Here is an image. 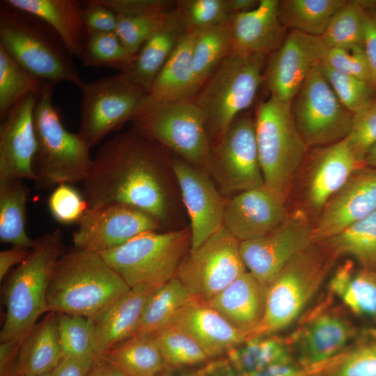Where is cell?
<instances>
[{
  "label": "cell",
  "instance_id": "1",
  "mask_svg": "<svg viewBox=\"0 0 376 376\" xmlns=\"http://www.w3.org/2000/svg\"><path fill=\"white\" fill-rule=\"evenodd\" d=\"M165 149L134 128L104 142L82 182L88 209L121 203L150 214L161 224L166 221L170 194Z\"/></svg>",
  "mask_w": 376,
  "mask_h": 376
},
{
  "label": "cell",
  "instance_id": "2",
  "mask_svg": "<svg viewBox=\"0 0 376 376\" xmlns=\"http://www.w3.org/2000/svg\"><path fill=\"white\" fill-rule=\"evenodd\" d=\"M0 47L44 84L71 83L79 88L84 81L73 55L57 33L38 17L0 3Z\"/></svg>",
  "mask_w": 376,
  "mask_h": 376
},
{
  "label": "cell",
  "instance_id": "3",
  "mask_svg": "<svg viewBox=\"0 0 376 376\" xmlns=\"http://www.w3.org/2000/svg\"><path fill=\"white\" fill-rule=\"evenodd\" d=\"M130 290L99 253L74 248L56 265L47 290L49 312L92 318Z\"/></svg>",
  "mask_w": 376,
  "mask_h": 376
},
{
  "label": "cell",
  "instance_id": "4",
  "mask_svg": "<svg viewBox=\"0 0 376 376\" xmlns=\"http://www.w3.org/2000/svg\"><path fill=\"white\" fill-rule=\"evenodd\" d=\"M65 250L62 233L57 228L35 240L29 256L12 272L4 290L1 343H22L38 318L49 312L48 288Z\"/></svg>",
  "mask_w": 376,
  "mask_h": 376
},
{
  "label": "cell",
  "instance_id": "5",
  "mask_svg": "<svg viewBox=\"0 0 376 376\" xmlns=\"http://www.w3.org/2000/svg\"><path fill=\"white\" fill-rule=\"evenodd\" d=\"M54 85L45 83L38 97L33 120L37 148L33 163L35 187L49 191L61 184L83 182L93 159L78 133L69 132L52 102Z\"/></svg>",
  "mask_w": 376,
  "mask_h": 376
},
{
  "label": "cell",
  "instance_id": "6",
  "mask_svg": "<svg viewBox=\"0 0 376 376\" xmlns=\"http://www.w3.org/2000/svg\"><path fill=\"white\" fill-rule=\"evenodd\" d=\"M265 56L230 52L193 98L205 114L212 146L253 102L264 79Z\"/></svg>",
  "mask_w": 376,
  "mask_h": 376
},
{
  "label": "cell",
  "instance_id": "7",
  "mask_svg": "<svg viewBox=\"0 0 376 376\" xmlns=\"http://www.w3.org/2000/svg\"><path fill=\"white\" fill-rule=\"evenodd\" d=\"M254 120L265 187L285 201L308 146L295 124L290 102L269 97L258 104Z\"/></svg>",
  "mask_w": 376,
  "mask_h": 376
},
{
  "label": "cell",
  "instance_id": "8",
  "mask_svg": "<svg viewBox=\"0 0 376 376\" xmlns=\"http://www.w3.org/2000/svg\"><path fill=\"white\" fill-rule=\"evenodd\" d=\"M334 259L315 243L292 258L267 285L265 315L254 336L275 334L291 325L320 290Z\"/></svg>",
  "mask_w": 376,
  "mask_h": 376
},
{
  "label": "cell",
  "instance_id": "9",
  "mask_svg": "<svg viewBox=\"0 0 376 376\" xmlns=\"http://www.w3.org/2000/svg\"><path fill=\"white\" fill-rule=\"evenodd\" d=\"M132 121L134 129L141 134L193 166L206 170L212 145L205 114L193 99L151 100Z\"/></svg>",
  "mask_w": 376,
  "mask_h": 376
},
{
  "label": "cell",
  "instance_id": "10",
  "mask_svg": "<svg viewBox=\"0 0 376 376\" xmlns=\"http://www.w3.org/2000/svg\"><path fill=\"white\" fill-rule=\"evenodd\" d=\"M191 246V232L141 234L120 246L99 253L130 288L146 285L158 288L175 277Z\"/></svg>",
  "mask_w": 376,
  "mask_h": 376
},
{
  "label": "cell",
  "instance_id": "11",
  "mask_svg": "<svg viewBox=\"0 0 376 376\" xmlns=\"http://www.w3.org/2000/svg\"><path fill=\"white\" fill-rule=\"evenodd\" d=\"M80 124L78 134L90 148L119 130L151 101L148 92L121 72L85 81L79 88Z\"/></svg>",
  "mask_w": 376,
  "mask_h": 376
},
{
  "label": "cell",
  "instance_id": "12",
  "mask_svg": "<svg viewBox=\"0 0 376 376\" xmlns=\"http://www.w3.org/2000/svg\"><path fill=\"white\" fill-rule=\"evenodd\" d=\"M290 106L297 127L308 147L333 144L350 132L353 113L337 97L318 64L311 69Z\"/></svg>",
  "mask_w": 376,
  "mask_h": 376
},
{
  "label": "cell",
  "instance_id": "13",
  "mask_svg": "<svg viewBox=\"0 0 376 376\" xmlns=\"http://www.w3.org/2000/svg\"><path fill=\"white\" fill-rule=\"evenodd\" d=\"M245 272L240 242L223 226L199 247L189 249L175 277L192 299L206 302Z\"/></svg>",
  "mask_w": 376,
  "mask_h": 376
},
{
  "label": "cell",
  "instance_id": "14",
  "mask_svg": "<svg viewBox=\"0 0 376 376\" xmlns=\"http://www.w3.org/2000/svg\"><path fill=\"white\" fill-rule=\"evenodd\" d=\"M206 170L221 194H237L265 186L256 141L255 120L240 115L212 146Z\"/></svg>",
  "mask_w": 376,
  "mask_h": 376
},
{
  "label": "cell",
  "instance_id": "15",
  "mask_svg": "<svg viewBox=\"0 0 376 376\" xmlns=\"http://www.w3.org/2000/svg\"><path fill=\"white\" fill-rule=\"evenodd\" d=\"M72 235L74 248L100 253L122 246L146 233L156 232L161 223L134 207L110 203L88 209Z\"/></svg>",
  "mask_w": 376,
  "mask_h": 376
},
{
  "label": "cell",
  "instance_id": "16",
  "mask_svg": "<svg viewBox=\"0 0 376 376\" xmlns=\"http://www.w3.org/2000/svg\"><path fill=\"white\" fill-rule=\"evenodd\" d=\"M313 243V226L305 213L297 210L267 235L240 242V251L249 272L268 285L292 258Z\"/></svg>",
  "mask_w": 376,
  "mask_h": 376
},
{
  "label": "cell",
  "instance_id": "17",
  "mask_svg": "<svg viewBox=\"0 0 376 376\" xmlns=\"http://www.w3.org/2000/svg\"><path fill=\"white\" fill-rule=\"evenodd\" d=\"M327 47L320 37L291 31L265 64L263 81L270 97L291 102Z\"/></svg>",
  "mask_w": 376,
  "mask_h": 376
},
{
  "label": "cell",
  "instance_id": "18",
  "mask_svg": "<svg viewBox=\"0 0 376 376\" xmlns=\"http://www.w3.org/2000/svg\"><path fill=\"white\" fill-rule=\"evenodd\" d=\"M190 219V250L199 247L224 224V203L206 171L181 158L169 159Z\"/></svg>",
  "mask_w": 376,
  "mask_h": 376
},
{
  "label": "cell",
  "instance_id": "19",
  "mask_svg": "<svg viewBox=\"0 0 376 376\" xmlns=\"http://www.w3.org/2000/svg\"><path fill=\"white\" fill-rule=\"evenodd\" d=\"M37 100L33 93L23 97L0 125V182L34 180L37 143L33 113Z\"/></svg>",
  "mask_w": 376,
  "mask_h": 376
},
{
  "label": "cell",
  "instance_id": "20",
  "mask_svg": "<svg viewBox=\"0 0 376 376\" xmlns=\"http://www.w3.org/2000/svg\"><path fill=\"white\" fill-rule=\"evenodd\" d=\"M357 335L353 324L336 311H314L290 338L295 360L311 368L343 352Z\"/></svg>",
  "mask_w": 376,
  "mask_h": 376
},
{
  "label": "cell",
  "instance_id": "21",
  "mask_svg": "<svg viewBox=\"0 0 376 376\" xmlns=\"http://www.w3.org/2000/svg\"><path fill=\"white\" fill-rule=\"evenodd\" d=\"M376 210V168L364 167L322 209L313 226V242L320 244Z\"/></svg>",
  "mask_w": 376,
  "mask_h": 376
},
{
  "label": "cell",
  "instance_id": "22",
  "mask_svg": "<svg viewBox=\"0 0 376 376\" xmlns=\"http://www.w3.org/2000/svg\"><path fill=\"white\" fill-rule=\"evenodd\" d=\"M288 214L285 201L264 186L226 200L223 226L240 242L267 235Z\"/></svg>",
  "mask_w": 376,
  "mask_h": 376
},
{
  "label": "cell",
  "instance_id": "23",
  "mask_svg": "<svg viewBox=\"0 0 376 376\" xmlns=\"http://www.w3.org/2000/svg\"><path fill=\"white\" fill-rule=\"evenodd\" d=\"M267 293V285L246 271L205 303L247 338L263 321Z\"/></svg>",
  "mask_w": 376,
  "mask_h": 376
},
{
  "label": "cell",
  "instance_id": "24",
  "mask_svg": "<svg viewBox=\"0 0 376 376\" xmlns=\"http://www.w3.org/2000/svg\"><path fill=\"white\" fill-rule=\"evenodd\" d=\"M279 3L278 0H259L253 10L232 17L231 52L266 56L278 49L286 37Z\"/></svg>",
  "mask_w": 376,
  "mask_h": 376
},
{
  "label": "cell",
  "instance_id": "25",
  "mask_svg": "<svg viewBox=\"0 0 376 376\" xmlns=\"http://www.w3.org/2000/svg\"><path fill=\"white\" fill-rule=\"evenodd\" d=\"M366 166L346 137L319 148L315 152L308 180L307 200L311 207L322 210L354 173Z\"/></svg>",
  "mask_w": 376,
  "mask_h": 376
},
{
  "label": "cell",
  "instance_id": "26",
  "mask_svg": "<svg viewBox=\"0 0 376 376\" xmlns=\"http://www.w3.org/2000/svg\"><path fill=\"white\" fill-rule=\"evenodd\" d=\"M169 324L191 336L210 359L226 354L246 339L205 301L192 298L177 311Z\"/></svg>",
  "mask_w": 376,
  "mask_h": 376
},
{
  "label": "cell",
  "instance_id": "27",
  "mask_svg": "<svg viewBox=\"0 0 376 376\" xmlns=\"http://www.w3.org/2000/svg\"><path fill=\"white\" fill-rule=\"evenodd\" d=\"M157 288L140 285L130 290L91 320L97 356L131 338L136 331L145 305Z\"/></svg>",
  "mask_w": 376,
  "mask_h": 376
},
{
  "label": "cell",
  "instance_id": "28",
  "mask_svg": "<svg viewBox=\"0 0 376 376\" xmlns=\"http://www.w3.org/2000/svg\"><path fill=\"white\" fill-rule=\"evenodd\" d=\"M186 31L175 8L165 24L142 45L129 66L120 72L150 93L157 76Z\"/></svg>",
  "mask_w": 376,
  "mask_h": 376
},
{
  "label": "cell",
  "instance_id": "29",
  "mask_svg": "<svg viewBox=\"0 0 376 376\" xmlns=\"http://www.w3.org/2000/svg\"><path fill=\"white\" fill-rule=\"evenodd\" d=\"M13 7L47 23L73 56L81 58L87 39L81 17V3L76 0H6Z\"/></svg>",
  "mask_w": 376,
  "mask_h": 376
},
{
  "label": "cell",
  "instance_id": "30",
  "mask_svg": "<svg viewBox=\"0 0 376 376\" xmlns=\"http://www.w3.org/2000/svg\"><path fill=\"white\" fill-rule=\"evenodd\" d=\"M63 359L58 313L48 312L20 344L17 357L18 376H41L51 373Z\"/></svg>",
  "mask_w": 376,
  "mask_h": 376
},
{
  "label": "cell",
  "instance_id": "31",
  "mask_svg": "<svg viewBox=\"0 0 376 376\" xmlns=\"http://www.w3.org/2000/svg\"><path fill=\"white\" fill-rule=\"evenodd\" d=\"M198 31H186L157 76L150 91L155 101L193 99L192 54Z\"/></svg>",
  "mask_w": 376,
  "mask_h": 376
},
{
  "label": "cell",
  "instance_id": "32",
  "mask_svg": "<svg viewBox=\"0 0 376 376\" xmlns=\"http://www.w3.org/2000/svg\"><path fill=\"white\" fill-rule=\"evenodd\" d=\"M329 289L354 315L376 319V271L355 272L353 262L347 260L334 273Z\"/></svg>",
  "mask_w": 376,
  "mask_h": 376
},
{
  "label": "cell",
  "instance_id": "33",
  "mask_svg": "<svg viewBox=\"0 0 376 376\" xmlns=\"http://www.w3.org/2000/svg\"><path fill=\"white\" fill-rule=\"evenodd\" d=\"M226 355L231 366L246 376L274 364L296 361L288 338L276 334L247 338Z\"/></svg>",
  "mask_w": 376,
  "mask_h": 376
},
{
  "label": "cell",
  "instance_id": "34",
  "mask_svg": "<svg viewBox=\"0 0 376 376\" xmlns=\"http://www.w3.org/2000/svg\"><path fill=\"white\" fill-rule=\"evenodd\" d=\"M127 376H161L163 359L152 335H137L120 343L101 355Z\"/></svg>",
  "mask_w": 376,
  "mask_h": 376
},
{
  "label": "cell",
  "instance_id": "35",
  "mask_svg": "<svg viewBox=\"0 0 376 376\" xmlns=\"http://www.w3.org/2000/svg\"><path fill=\"white\" fill-rule=\"evenodd\" d=\"M320 244L334 258L350 256L376 271V210Z\"/></svg>",
  "mask_w": 376,
  "mask_h": 376
},
{
  "label": "cell",
  "instance_id": "36",
  "mask_svg": "<svg viewBox=\"0 0 376 376\" xmlns=\"http://www.w3.org/2000/svg\"><path fill=\"white\" fill-rule=\"evenodd\" d=\"M30 189L24 180L0 182V240L32 249L35 240L26 230V202Z\"/></svg>",
  "mask_w": 376,
  "mask_h": 376
},
{
  "label": "cell",
  "instance_id": "37",
  "mask_svg": "<svg viewBox=\"0 0 376 376\" xmlns=\"http://www.w3.org/2000/svg\"><path fill=\"white\" fill-rule=\"evenodd\" d=\"M346 0L279 1L280 19L291 31L321 37L331 18Z\"/></svg>",
  "mask_w": 376,
  "mask_h": 376
},
{
  "label": "cell",
  "instance_id": "38",
  "mask_svg": "<svg viewBox=\"0 0 376 376\" xmlns=\"http://www.w3.org/2000/svg\"><path fill=\"white\" fill-rule=\"evenodd\" d=\"M231 48L230 22L197 31L192 54L194 96Z\"/></svg>",
  "mask_w": 376,
  "mask_h": 376
},
{
  "label": "cell",
  "instance_id": "39",
  "mask_svg": "<svg viewBox=\"0 0 376 376\" xmlns=\"http://www.w3.org/2000/svg\"><path fill=\"white\" fill-rule=\"evenodd\" d=\"M191 299L186 288L176 277L157 288L149 297L132 336L152 335L162 329Z\"/></svg>",
  "mask_w": 376,
  "mask_h": 376
},
{
  "label": "cell",
  "instance_id": "40",
  "mask_svg": "<svg viewBox=\"0 0 376 376\" xmlns=\"http://www.w3.org/2000/svg\"><path fill=\"white\" fill-rule=\"evenodd\" d=\"M44 83L34 77L0 47V120L3 121L23 97L41 93Z\"/></svg>",
  "mask_w": 376,
  "mask_h": 376
},
{
  "label": "cell",
  "instance_id": "41",
  "mask_svg": "<svg viewBox=\"0 0 376 376\" xmlns=\"http://www.w3.org/2000/svg\"><path fill=\"white\" fill-rule=\"evenodd\" d=\"M310 369L316 376H376V334Z\"/></svg>",
  "mask_w": 376,
  "mask_h": 376
},
{
  "label": "cell",
  "instance_id": "42",
  "mask_svg": "<svg viewBox=\"0 0 376 376\" xmlns=\"http://www.w3.org/2000/svg\"><path fill=\"white\" fill-rule=\"evenodd\" d=\"M165 371L204 364L210 360L197 343L182 329L168 324L152 334Z\"/></svg>",
  "mask_w": 376,
  "mask_h": 376
},
{
  "label": "cell",
  "instance_id": "43",
  "mask_svg": "<svg viewBox=\"0 0 376 376\" xmlns=\"http://www.w3.org/2000/svg\"><path fill=\"white\" fill-rule=\"evenodd\" d=\"M365 12L363 1H346L332 16L320 38L331 47L361 45Z\"/></svg>",
  "mask_w": 376,
  "mask_h": 376
},
{
  "label": "cell",
  "instance_id": "44",
  "mask_svg": "<svg viewBox=\"0 0 376 376\" xmlns=\"http://www.w3.org/2000/svg\"><path fill=\"white\" fill-rule=\"evenodd\" d=\"M133 58L116 32H108L88 33L81 59L86 67L114 68L123 72Z\"/></svg>",
  "mask_w": 376,
  "mask_h": 376
},
{
  "label": "cell",
  "instance_id": "45",
  "mask_svg": "<svg viewBox=\"0 0 376 376\" xmlns=\"http://www.w3.org/2000/svg\"><path fill=\"white\" fill-rule=\"evenodd\" d=\"M173 10L116 15L115 32L126 49L134 56L142 45L165 24Z\"/></svg>",
  "mask_w": 376,
  "mask_h": 376
},
{
  "label": "cell",
  "instance_id": "46",
  "mask_svg": "<svg viewBox=\"0 0 376 376\" xmlns=\"http://www.w3.org/2000/svg\"><path fill=\"white\" fill-rule=\"evenodd\" d=\"M60 342L63 358L97 357L90 319L58 313Z\"/></svg>",
  "mask_w": 376,
  "mask_h": 376
},
{
  "label": "cell",
  "instance_id": "47",
  "mask_svg": "<svg viewBox=\"0 0 376 376\" xmlns=\"http://www.w3.org/2000/svg\"><path fill=\"white\" fill-rule=\"evenodd\" d=\"M175 10L187 31H200L230 22L228 0H180Z\"/></svg>",
  "mask_w": 376,
  "mask_h": 376
},
{
  "label": "cell",
  "instance_id": "48",
  "mask_svg": "<svg viewBox=\"0 0 376 376\" xmlns=\"http://www.w3.org/2000/svg\"><path fill=\"white\" fill-rule=\"evenodd\" d=\"M319 68L343 106L354 114L376 100V89L365 81L320 62Z\"/></svg>",
  "mask_w": 376,
  "mask_h": 376
},
{
  "label": "cell",
  "instance_id": "49",
  "mask_svg": "<svg viewBox=\"0 0 376 376\" xmlns=\"http://www.w3.org/2000/svg\"><path fill=\"white\" fill-rule=\"evenodd\" d=\"M47 207L53 218L62 224H78L88 209L82 192L70 184L59 185L52 191Z\"/></svg>",
  "mask_w": 376,
  "mask_h": 376
},
{
  "label": "cell",
  "instance_id": "50",
  "mask_svg": "<svg viewBox=\"0 0 376 376\" xmlns=\"http://www.w3.org/2000/svg\"><path fill=\"white\" fill-rule=\"evenodd\" d=\"M321 62L336 71L373 85L370 68L361 45L347 48L327 46Z\"/></svg>",
  "mask_w": 376,
  "mask_h": 376
},
{
  "label": "cell",
  "instance_id": "51",
  "mask_svg": "<svg viewBox=\"0 0 376 376\" xmlns=\"http://www.w3.org/2000/svg\"><path fill=\"white\" fill-rule=\"evenodd\" d=\"M346 138L358 159L365 164L368 153L376 144V100L353 114L352 128Z\"/></svg>",
  "mask_w": 376,
  "mask_h": 376
},
{
  "label": "cell",
  "instance_id": "52",
  "mask_svg": "<svg viewBox=\"0 0 376 376\" xmlns=\"http://www.w3.org/2000/svg\"><path fill=\"white\" fill-rule=\"evenodd\" d=\"M84 4L81 13L87 34L116 31L117 17L111 9L98 0L86 1Z\"/></svg>",
  "mask_w": 376,
  "mask_h": 376
},
{
  "label": "cell",
  "instance_id": "53",
  "mask_svg": "<svg viewBox=\"0 0 376 376\" xmlns=\"http://www.w3.org/2000/svg\"><path fill=\"white\" fill-rule=\"evenodd\" d=\"M366 8L361 45L370 71L372 83L376 89V9L374 2L364 1Z\"/></svg>",
  "mask_w": 376,
  "mask_h": 376
},
{
  "label": "cell",
  "instance_id": "54",
  "mask_svg": "<svg viewBox=\"0 0 376 376\" xmlns=\"http://www.w3.org/2000/svg\"><path fill=\"white\" fill-rule=\"evenodd\" d=\"M116 15H133L154 10H170L173 1L164 0H98Z\"/></svg>",
  "mask_w": 376,
  "mask_h": 376
},
{
  "label": "cell",
  "instance_id": "55",
  "mask_svg": "<svg viewBox=\"0 0 376 376\" xmlns=\"http://www.w3.org/2000/svg\"><path fill=\"white\" fill-rule=\"evenodd\" d=\"M96 357L63 358L51 376H87Z\"/></svg>",
  "mask_w": 376,
  "mask_h": 376
},
{
  "label": "cell",
  "instance_id": "56",
  "mask_svg": "<svg viewBox=\"0 0 376 376\" xmlns=\"http://www.w3.org/2000/svg\"><path fill=\"white\" fill-rule=\"evenodd\" d=\"M21 343L5 342L0 345V376H18L17 357Z\"/></svg>",
  "mask_w": 376,
  "mask_h": 376
},
{
  "label": "cell",
  "instance_id": "57",
  "mask_svg": "<svg viewBox=\"0 0 376 376\" xmlns=\"http://www.w3.org/2000/svg\"><path fill=\"white\" fill-rule=\"evenodd\" d=\"M252 376H316L313 371L297 361L270 366Z\"/></svg>",
  "mask_w": 376,
  "mask_h": 376
},
{
  "label": "cell",
  "instance_id": "58",
  "mask_svg": "<svg viewBox=\"0 0 376 376\" xmlns=\"http://www.w3.org/2000/svg\"><path fill=\"white\" fill-rule=\"evenodd\" d=\"M31 249L15 246L0 252V281H1L12 267L20 265L31 253Z\"/></svg>",
  "mask_w": 376,
  "mask_h": 376
},
{
  "label": "cell",
  "instance_id": "59",
  "mask_svg": "<svg viewBox=\"0 0 376 376\" xmlns=\"http://www.w3.org/2000/svg\"><path fill=\"white\" fill-rule=\"evenodd\" d=\"M208 361L193 372L194 376H246L236 370L228 359Z\"/></svg>",
  "mask_w": 376,
  "mask_h": 376
},
{
  "label": "cell",
  "instance_id": "60",
  "mask_svg": "<svg viewBox=\"0 0 376 376\" xmlns=\"http://www.w3.org/2000/svg\"><path fill=\"white\" fill-rule=\"evenodd\" d=\"M87 376H127L118 367L102 356L94 360Z\"/></svg>",
  "mask_w": 376,
  "mask_h": 376
},
{
  "label": "cell",
  "instance_id": "61",
  "mask_svg": "<svg viewBox=\"0 0 376 376\" xmlns=\"http://www.w3.org/2000/svg\"><path fill=\"white\" fill-rule=\"evenodd\" d=\"M258 3L259 0H228L229 8L233 16L253 10Z\"/></svg>",
  "mask_w": 376,
  "mask_h": 376
},
{
  "label": "cell",
  "instance_id": "62",
  "mask_svg": "<svg viewBox=\"0 0 376 376\" xmlns=\"http://www.w3.org/2000/svg\"><path fill=\"white\" fill-rule=\"evenodd\" d=\"M365 164L366 166L376 168V144L368 153L365 159Z\"/></svg>",
  "mask_w": 376,
  "mask_h": 376
},
{
  "label": "cell",
  "instance_id": "63",
  "mask_svg": "<svg viewBox=\"0 0 376 376\" xmlns=\"http://www.w3.org/2000/svg\"><path fill=\"white\" fill-rule=\"evenodd\" d=\"M162 376H172V375H170L169 372L164 371V373L162 375ZM180 376H193V375H192V373H191V374L182 375H180Z\"/></svg>",
  "mask_w": 376,
  "mask_h": 376
},
{
  "label": "cell",
  "instance_id": "64",
  "mask_svg": "<svg viewBox=\"0 0 376 376\" xmlns=\"http://www.w3.org/2000/svg\"><path fill=\"white\" fill-rule=\"evenodd\" d=\"M41 376H51V373L43 375H41Z\"/></svg>",
  "mask_w": 376,
  "mask_h": 376
}]
</instances>
